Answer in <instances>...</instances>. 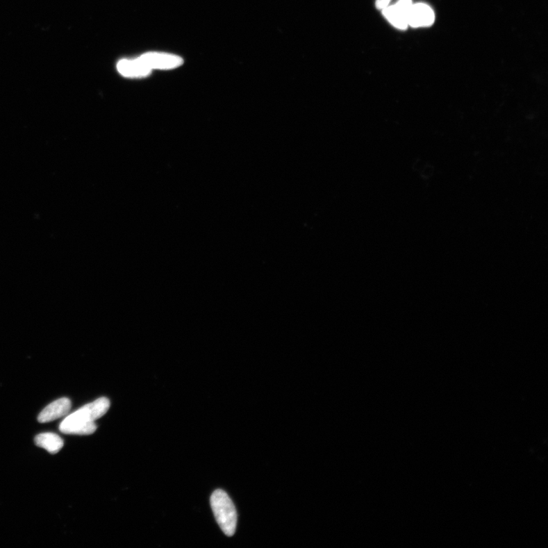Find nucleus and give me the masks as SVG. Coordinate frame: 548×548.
<instances>
[{"label":"nucleus","instance_id":"obj_3","mask_svg":"<svg viewBox=\"0 0 548 548\" xmlns=\"http://www.w3.org/2000/svg\"><path fill=\"white\" fill-rule=\"evenodd\" d=\"M413 3L411 0H399L392 6L383 10L384 17L397 28L404 30L408 27V15Z\"/></svg>","mask_w":548,"mask_h":548},{"label":"nucleus","instance_id":"obj_8","mask_svg":"<svg viewBox=\"0 0 548 548\" xmlns=\"http://www.w3.org/2000/svg\"><path fill=\"white\" fill-rule=\"evenodd\" d=\"M36 446L43 448L51 454H57L63 447V441L57 434L46 433L39 434L35 439Z\"/></svg>","mask_w":548,"mask_h":548},{"label":"nucleus","instance_id":"obj_4","mask_svg":"<svg viewBox=\"0 0 548 548\" xmlns=\"http://www.w3.org/2000/svg\"><path fill=\"white\" fill-rule=\"evenodd\" d=\"M151 69H172L182 65L183 60L178 56L158 52H149L139 58Z\"/></svg>","mask_w":548,"mask_h":548},{"label":"nucleus","instance_id":"obj_7","mask_svg":"<svg viewBox=\"0 0 548 548\" xmlns=\"http://www.w3.org/2000/svg\"><path fill=\"white\" fill-rule=\"evenodd\" d=\"M118 72L128 78H142L148 76L151 73L149 69L141 60H122L117 65Z\"/></svg>","mask_w":548,"mask_h":548},{"label":"nucleus","instance_id":"obj_9","mask_svg":"<svg viewBox=\"0 0 548 548\" xmlns=\"http://www.w3.org/2000/svg\"><path fill=\"white\" fill-rule=\"evenodd\" d=\"M391 0H376V7L379 10H384L389 3H390Z\"/></svg>","mask_w":548,"mask_h":548},{"label":"nucleus","instance_id":"obj_1","mask_svg":"<svg viewBox=\"0 0 548 548\" xmlns=\"http://www.w3.org/2000/svg\"><path fill=\"white\" fill-rule=\"evenodd\" d=\"M110 401L102 397L85 405L67 416L60 425V431L69 435H91L97 430L94 421L104 416L110 408Z\"/></svg>","mask_w":548,"mask_h":548},{"label":"nucleus","instance_id":"obj_5","mask_svg":"<svg viewBox=\"0 0 548 548\" xmlns=\"http://www.w3.org/2000/svg\"><path fill=\"white\" fill-rule=\"evenodd\" d=\"M435 14L430 6L424 3L413 4L408 15V26L427 27L433 24Z\"/></svg>","mask_w":548,"mask_h":548},{"label":"nucleus","instance_id":"obj_6","mask_svg":"<svg viewBox=\"0 0 548 548\" xmlns=\"http://www.w3.org/2000/svg\"><path fill=\"white\" fill-rule=\"evenodd\" d=\"M71 401L67 398L55 401L47 406L38 416V422L44 424L66 416L71 409Z\"/></svg>","mask_w":548,"mask_h":548},{"label":"nucleus","instance_id":"obj_2","mask_svg":"<svg viewBox=\"0 0 548 548\" xmlns=\"http://www.w3.org/2000/svg\"><path fill=\"white\" fill-rule=\"evenodd\" d=\"M210 505L222 531L227 536H233L237 526V513L232 499L225 491L217 490L210 497Z\"/></svg>","mask_w":548,"mask_h":548}]
</instances>
